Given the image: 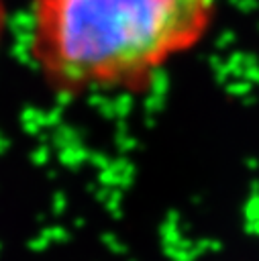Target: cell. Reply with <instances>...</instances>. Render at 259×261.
<instances>
[{
  "mask_svg": "<svg viewBox=\"0 0 259 261\" xmlns=\"http://www.w3.org/2000/svg\"><path fill=\"white\" fill-rule=\"evenodd\" d=\"M220 18V0H31L29 57L59 96H141Z\"/></svg>",
  "mask_w": 259,
  "mask_h": 261,
  "instance_id": "cell-1",
  "label": "cell"
},
{
  "mask_svg": "<svg viewBox=\"0 0 259 261\" xmlns=\"http://www.w3.org/2000/svg\"><path fill=\"white\" fill-rule=\"evenodd\" d=\"M6 20H8V12H6V0H0V41L6 29Z\"/></svg>",
  "mask_w": 259,
  "mask_h": 261,
  "instance_id": "cell-2",
  "label": "cell"
}]
</instances>
